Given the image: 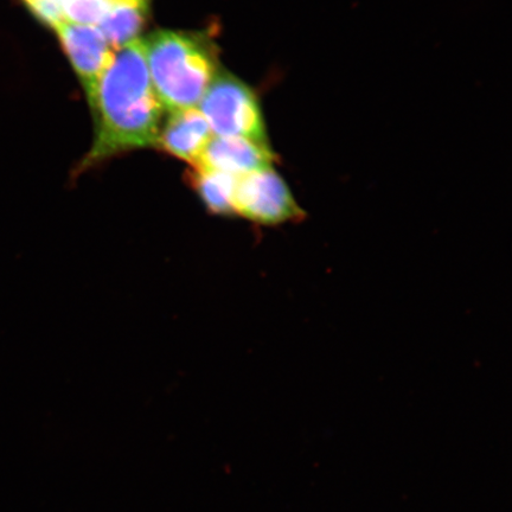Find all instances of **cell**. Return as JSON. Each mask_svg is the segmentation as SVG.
Listing matches in <instances>:
<instances>
[{"label": "cell", "instance_id": "6da1fadb", "mask_svg": "<svg viewBox=\"0 0 512 512\" xmlns=\"http://www.w3.org/2000/svg\"><path fill=\"white\" fill-rule=\"evenodd\" d=\"M95 115V139L83 166L118 153L156 146L163 106L147 69L143 40L114 50L89 101Z\"/></svg>", "mask_w": 512, "mask_h": 512}, {"label": "cell", "instance_id": "7a4b0ae2", "mask_svg": "<svg viewBox=\"0 0 512 512\" xmlns=\"http://www.w3.org/2000/svg\"><path fill=\"white\" fill-rule=\"evenodd\" d=\"M157 98L172 113L200 105L216 73L213 48L200 36L160 30L143 40Z\"/></svg>", "mask_w": 512, "mask_h": 512}, {"label": "cell", "instance_id": "3957f363", "mask_svg": "<svg viewBox=\"0 0 512 512\" xmlns=\"http://www.w3.org/2000/svg\"><path fill=\"white\" fill-rule=\"evenodd\" d=\"M197 108L208 121L214 136L268 144L258 96L235 76L216 74Z\"/></svg>", "mask_w": 512, "mask_h": 512}, {"label": "cell", "instance_id": "277c9868", "mask_svg": "<svg viewBox=\"0 0 512 512\" xmlns=\"http://www.w3.org/2000/svg\"><path fill=\"white\" fill-rule=\"evenodd\" d=\"M233 209L234 215L264 226H278L304 217L290 187L273 166L236 179Z\"/></svg>", "mask_w": 512, "mask_h": 512}, {"label": "cell", "instance_id": "5b68a950", "mask_svg": "<svg viewBox=\"0 0 512 512\" xmlns=\"http://www.w3.org/2000/svg\"><path fill=\"white\" fill-rule=\"evenodd\" d=\"M54 30L85 88L88 102L91 101L114 50L99 28L93 25L62 21Z\"/></svg>", "mask_w": 512, "mask_h": 512}, {"label": "cell", "instance_id": "8992f818", "mask_svg": "<svg viewBox=\"0 0 512 512\" xmlns=\"http://www.w3.org/2000/svg\"><path fill=\"white\" fill-rule=\"evenodd\" d=\"M275 156L270 145L243 138L213 136L200 162L192 168H203L241 177L272 168Z\"/></svg>", "mask_w": 512, "mask_h": 512}, {"label": "cell", "instance_id": "52a82bcc", "mask_svg": "<svg viewBox=\"0 0 512 512\" xmlns=\"http://www.w3.org/2000/svg\"><path fill=\"white\" fill-rule=\"evenodd\" d=\"M214 134L198 108L172 112L160 128L157 145L169 155L196 166Z\"/></svg>", "mask_w": 512, "mask_h": 512}, {"label": "cell", "instance_id": "ba28073f", "mask_svg": "<svg viewBox=\"0 0 512 512\" xmlns=\"http://www.w3.org/2000/svg\"><path fill=\"white\" fill-rule=\"evenodd\" d=\"M189 179L192 188L196 190L210 213L222 216L234 215L233 196L238 177L221 171L192 168Z\"/></svg>", "mask_w": 512, "mask_h": 512}, {"label": "cell", "instance_id": "9c48e42d", "mask_svg": "<svg viewBox=\"0 0 512 512\" xmlns=\"http://www.w3.org/2000/svg\"><path fill=\"white\" fill-rule=\"evenodd\" d=\"M149 6L124 5L112 9L98 28L113 50L136 41L142 31Z\"/></svg>", "mask_w": 512, "mask_h": 512}, {"label": "cell", "instance_id": "30bf717a", "mask_svg": "<svg viewBox=\"0 0 512 512\" xmlns=\"http://www.w3.org/2000/svg\"><path fill=\"white\" fill-rule=\"evenodd\" d=\"M64 21L93 25L99 23L112 9L120 5L119 0H61Z\"/></svg>", "mask_w": 512, "mask_h": 512}, {"label": "cell", "instance_id": "8fae6325", "mask_svg": "<svg viewBox=\"0 0 512 512\" xmlns=\"http://www.w3.org/2000/svg\"><path fill=\"white\" fill-rule=\"evenodd\" d=\"M25 3L29 2V0H24Z\"/></svg>", "mask_w": 512, "mask_h": 512}]
</instances>
